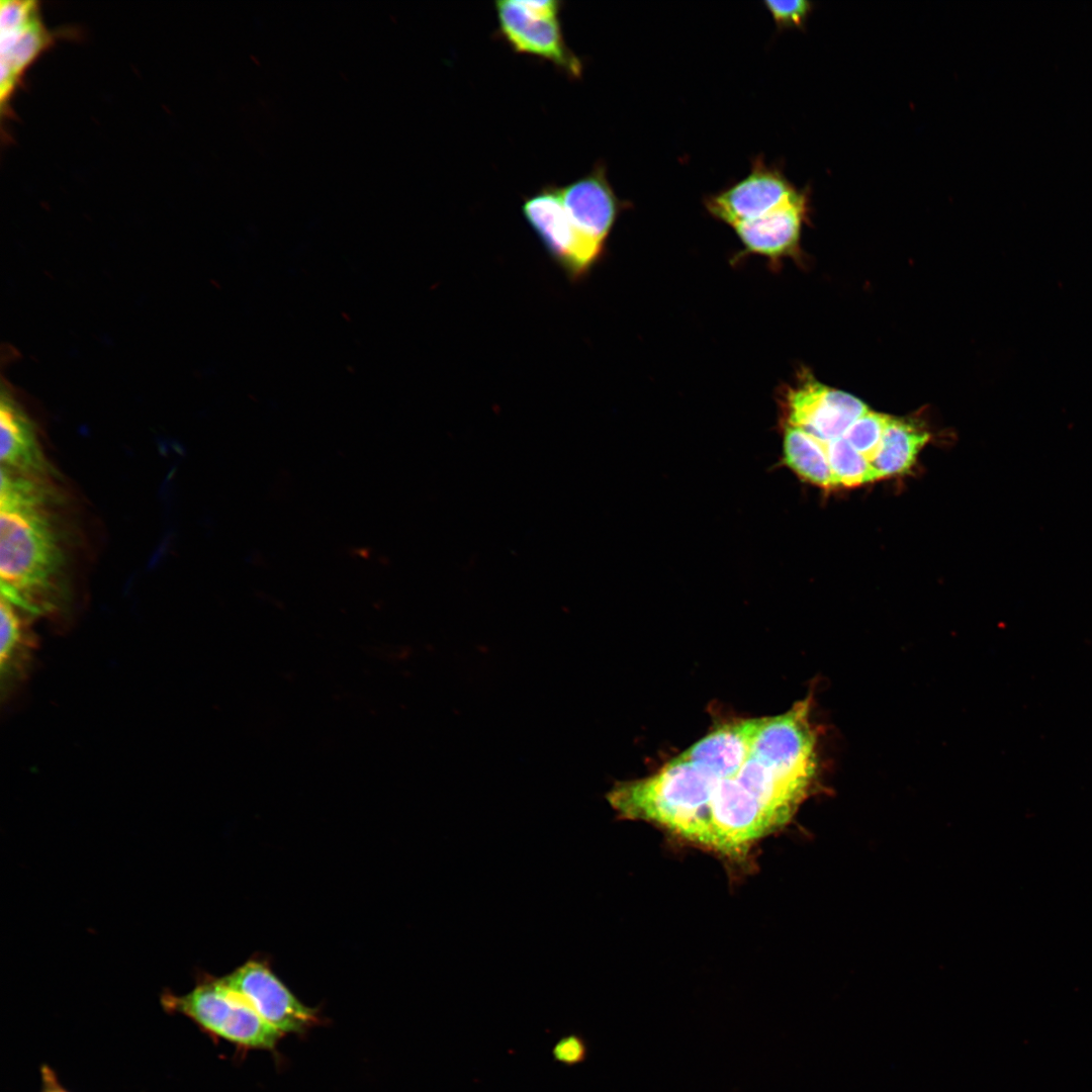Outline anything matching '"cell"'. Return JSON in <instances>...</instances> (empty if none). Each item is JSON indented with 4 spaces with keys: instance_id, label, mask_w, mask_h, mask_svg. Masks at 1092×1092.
<instances>
[{
    "instance_id": "obj_1",
    "label": "cell",
    "mask_w": 1092,
    "mask_h": 1092,
    "mask_svg": "<svg viewBox=\"0 0 1092 1092\" xmlns=\"http://www.w3.org/2000/svg\"><path fill=\"white\" fill-rule=\"evenodd\" d=\"M810 698L788 711L721 724L648 777L616 782V816L643 821L728 860L793 817L818 768Z\"/></svg>"
},
{
    "instance_id": "obj_2",
    "label": "cell",
    "mask_w": 1092,
    "mask_h": 1092,
    "mask_svg": "<svg viewBox=\"0 0 1092 1092\" xmlns=\"http://www.w3.org/2000/svg\"><path fill=\"white\" fill-rule=\"evenodd\" d=\"M1 596L34 617L72 604L80 532L60 479L0 468Z\"/></svg>"
},
{
    "instance_id": "obj_3",
    "label": "cell",
    "mask_w": 1092,
    "mask_h": 1092,
    "mask_svg": "<svg viewBox=\"0 0 1092 1092\" xmlns=\"http://www.w3.org/2000/svg\"><path fill=\"white\" fill-rule=\"evenodd\" d=\"M165 1011L193 1021L203 1032L244 1051L274 1050L282 1035L220 978L203 977L188 993H163Z\"/></svg>"
},
{
    "instance_id": "obj_4",
    "label": "cell",
    "mask_w": 1092,
    "mask_h": 1092,
    "mask_svg": "<svg viewBox=\"0 0 1092 1092\" xmlns=\"http://www.w3.org/2000/svg\"><path fill=\"white\" fill-rule=\"evenodd\" d=\"M220 980L283 1034L304 1033L322 1022L318 1011L303 1004L265 958L254 956Z\"/></svg>"
},
{
    "instance_id": "obj_5",
    "label": "cell",
    "mask_w": 1092,
    "mask_h": 1092,
    "mask_svg": "<svg viewBox=\"0 0 1092 1092\" xmlns=\"http://www.w3.org/2000/svg\"><path fill=\"white\" fill-rule=\"evenodd\" d=\"M522 212L551 258L570 279L581 278L599 259L604 245L574 224L562 204L557 186H545L525 198Z\"/></svg>"
},
{
    "instance_id": "obj_6",
    "label": "cell",
    "mask_w": 1092,
    "mask_h": 1092,
    "mask_svg": "<svg viewBox=\"0 0 1092 1092\" xmlns=\"http://www.w3.org/2000/svg\"><path fill=\"white\" fill-rule=\"evenodd\" d=\"M0 6V99L4 108L26 69L50 46L52 36L36 1L2 0Z\"/></svg>"
},
{
    "instance_id": "obj_7",
    "label": "cell",
    "mask_w": 1092,
    "mask_h": 1092,
    "mask_svg": "<svg viewBox=\"0 0 1092 1092\" xmlns=\"http://www.w3.org/2000/svg\"><path fill=\"white\" fill-rule=\"evenodd\" d=\"M869 411L857 397L807 378L786 396L785 424L798 427L826 444L842 437Z\"/></svg>"
},
{
    "instance_id": "obj_8",
    "label": "cell",
    "mask_w": 1092,
    "mask_h": 1092,
    "mask_svg": "<svg viewBox=\"0 0 1092 1092\" xmlns=\"http://www.w3.org/2000/svg\"><path fill=\"white\" fill-rule=\"evenodd\" d=\"M494 6L498 31L515 52L546 60L569 78L581 76L582 63L566 44L559 19L538 17L520 0H500Z\"/></svg>"
},
{
    "instance_id": "obj_9",
    "label": "cell",
    "mask_w": 1092,
    "mask_h": 1092,
    "mask_svg": "<svg viewBox=\"0 0 1092 1092\" xmlns=\"http://www.w3.org/2000/svg\"><path fill=\"white\" fill-rule=\"evenodd\" d=\"M796 190L781 170L758 158L746 177L710 196L706 206L713 216L733 228L764 215Z\"/></svg>"
},
{
    "instance_id": "obj_10",
    "label": "cell",
    "mask_w": 1092,
    "mask_h": 1092,
    "mask_svg": "<svg viewBox=\"0 0 1092 1092\" xmlns=\"http://www.w3.org/2000/svg\"><path fill=\"white\" fill-rule=\"evenodd\" d=\"M0 396L1 468L31 477L60 479L22 404L7 387H2Z\"/></svg>"
},
{
    "instance_id": "obj_11",
    "label": "cell",
    "mask_w": 1092,
    "mask_h": 1092,
    "mask_svg": "<svg viewBox=\"0 0 1092 1092\" xmlns=\"http://www.w3.org/2000/svg\"><path fill=\"white\" fill-rule=\"evenodd\" d=\"M557 191L574 224L590 239L605 244L622 201L615 194L603 164H597L586 175L558 187Z\"/></svg>"
},
{
    "instance_id": "obj_12",
    "label": "cell",
    "mask_w": 1092,
    "mask_h": 1092,
    "mask_svg": "<svg viewBox=\"0 0 1092 1092\" xmlns=\"http://www.w3.org/2000/svg\"><path fill=\"white\" fill-rule=\"evenodd\" d=\"M808 203V191L797 189L769 212L733 229L750 252L771 258L787 255L799 243Z\"/></svg>"
},
{
    "instance_id": "obj_13",
    "label": "cell",
    "mask_w": 1092,
    "mask_h": 1092,
    "mask_svg": "<svg viewBox=\"0 0 1092 1092\" xmlns=\"http://www.w3.org/2000/svg\"><path fill=\"white\" fill-rule=\"evenodd\" d=\"M0 688L9 696L28 675L37 638L32 629L34 616L1 596Z\"/></svg>"
},
{
    "instance_id": "obj_14",
    "label": "cell",
    "mask_w": 1092,
    "mask_h": 1092,
    "mask_svg": "<svg viewBox=\"0 0 1092 1092\" xmlns=\"http://www.w3.org/2000/svg\"><path fill=\"white\" fill-rule=\"evenodd\" d=\"M929 433L916 421L889 418L879 451L872 462L878 479L906 473L929 440Z\"/></svg>"
},
{
    "instance_id": "obj_15",
    "label": "cell",
    "mask_w": 1092,
    "mask_h": 1092,
    "mask_svg": "<svg viewBox=\"0 0 1092 1092\" xmlns=\"http://www.w3.org/2000/svg\"><path fill=\"white\" fill-rule=\"evenodd\" d=\"M783 447L785 462L796 474L814 485L833 487L825 444L802 429L785 424Z\"/></svg>"
},
{
    "instance_id": "obj_16",
    "label": "cell",
    "mask_w": 1092,
    "mask_h": 1092,
    "mask_svg": "<svg viewBox=\"0 0 1092 1092\" xmlns=\"http://www.w3.org/2000/svg\"><path fill=\"white\" fill-rule=\"evenodd\" d=\"M833 487H854L878 480L872 463L843 437L825 444Z\"/></svg>"
},
{
    "instance_id": "obj_17",
    "label": "cell",
    "mask_w": 1092,
    "mask_h": 1092,
    "mask_svg": "<svg viewBox=\"0 0 1092 1092\" xmlns=\"http://www.w3.org/2000/svg\"><path fill=\"white\" fill-rule=\"evenodd\" d=\"M890 416L869 411L854 421L842 436L871 463L875 459Z\"/></svg>"
},
{
    "instance_id": "obj_18",
    "label": "cell",
    "mask_w": 1092,
    "mask_h": 1092,
    "mask_svg": "<svg viewBox=\"0 0 1092 1092\" xmlns=\"http://www.w3.org/2000/svg\"><path fill=\"white\" fill-rule=\"evenodd\" d=\"M764 5L780 29L803 28L814 9V3L805 0H769Z\"/></svg>"
},
{
    "instance_id": "obj_19",
    "label": "cell",
    "mask_w": 1092,
    "mask_h": 1092,
    "mask_svg": "<svg viewBox=\"0 0 1092 1092\" xmlns=\"http://www.w3.org/2000/svg\"><path fill=\"white\" fill-rule=\"evenodd\" d=\"M552 1056L558 1063L572 1066L581 1063L587 1056V1045L583 1037L572 1033L561 1037L552 1049Z\"/></svg>"
},
{
    "instance_id": "obj_20",
    "label": "cell",
    "mask_w": 1092,
    "mask_h": 1092,
    "mask_svg": "<svg viewBox=\"0 0 1092 1092\" xmlns=\"http://www.w3.org/2000/svg\"><path fill=\"white\" fill-rule=\"evenodd\" d=\"M521 4L532 14L549 19H558L561 2L557 0L522 1Z\"/></svg>"
},
{
    "instance_id": "obj_21",
    "label": "cell",
    "mask_w": 1092,
    "mask_h": 1092,
    "mask_svg": "<svg viewBox=\"0 0 1092 1092\" xmlns=\"http://www.w3.org/2000/svg\"><path fill=\"white\" fill-rule=\"evenodd\" d=\"M39 1092H70L60 1082L57 1074L49 1065L40 1067V1090Z\"/></svg>"
}]
</instances>
